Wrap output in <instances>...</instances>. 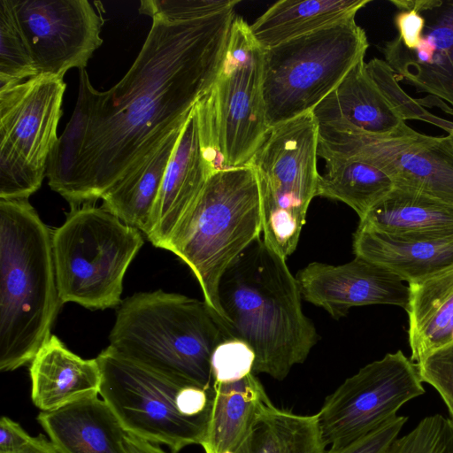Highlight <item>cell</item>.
Wrapping results in <instances>:
<instances>
[{
	"label": "cell",
	"mask_w": 453,
	"mask_h": 453,
	"mask_svg": "<svg viewBox=\"0 0 453 453\" xmlns=\"http://www.w3.org/2000/svg\"><path fill=\"white\" fill-rule=\"evenodd\" d=\"M230 0H143L152 19L132 66L106 91L80 70L72 118L46 176L72 206L94 203L136 167L211 89L236 15Z\"/></svg>",
	"instance_id": "cell-1"
},
{
	"label": "cell",
	"mask_w": 453,
	"mask_h": 453,
	"mask_svg": "<svg viewBox=\"0 0 453 453\" xmlns=\"http://www.w3.org/2000/svg\"><path fill=\"white\" fill-rule=\"evenodd\" d=\"M296 277L286 259L256 239L226 269L219 284L226 340L248 344L253 372L284 380L318 342L313 322L303 313Z\"/></svg>",
	"instance_id": "cell-2"
},
{
	"label": "cell",
	"mask_w": 453,
	"mask_h": 453,
	"mask_svg": "<svg viewBox=\"0 0 453 453\" xmlns=\"http://www.w3.org/2000/svg\"><path fill=\"white\" fill-rule=\"evenodd\" d=\"M52 231L28 199H0V370L31 363L62 305Z\"/></svg>",
	"instance_id": "cell-3"
},
{
	"label": "cell",
	"mask_w": 453,
	"mask_h": 453,
	"mask_svg": "<svg viewBox=\"0 0 453 453\" xmlns=\"http://www.w3.org/2000/svg\"><path fill=\"white\" fill-rule=\"evenodd\" d=\"M226 340L204 300L158 289L121 302L108 347L165 377L209 388L212 353Z\"/></svg>",
	"instance_id": "cell-4"
},
{
	"label": "cell",
	"mask_w": 453,
	"mask_h": 453,
	"mask_svg": "<svg viewBox=\"0 0 453 453\" xmlns=\"http://www.w3.org/2000/svg\"><path fill=\"white\" fill-rule=\"evenodd\" d=\"M261 233V196L254 168L226 167L210 176L164 248L191 269L220 327V278Z\"/></svg>",
	"instance_id": "cell-5"
},
{
	"label": "cell",
	"mask_w": 453,
	"mask_h": 453,
	"mask_svg": "<svg viewBox=\"0 0 453 453\" xmlns=\"http://www.w3.org/2000/svg\"><path fill=\"white\" fill-rule=\"evenodd\" d=\"M99 395L127 433L173 453L201 445L210 418L213 388L173 380L119 355L110 347L96 357Z\"/></svg>",
	"instance_id": "cell-6"
},
{
	"label": "cell",
	"mask_w": 453,
	"mask_h": 453,
	"mask_svg": "<svg viewBox=\"0 0 453 453\" xmlns=\"http://www.w3.org/2000/svg\"><path fill=\"white\" fill-rule=\"evenodd\" d=\"M61 303L89 310L121 303L124 275L143 244L142 232L93 203L72 206L51 235Z\"/></svg>",
	"instance_id": "cell-7"
},
{
	"label": "cell",
	"mask_w": 453,
	"mask_h": 453,
	"mask_svg": "<svg viewBox=\"0 0 453 453\" xmlns=\"http://www.w3.org/2000/svg\"><path fill=\"white\" fill-rule=\"evenodd\" d=\"M369 43L355 18L264 50L269 128L311 112L365 58Z\"/></svg>",
	"instance_id": "cell-8"
},
{
	"label": "cell",
	"mask_w": 453,
	"mask_h": 453,
	"mask_svg": "<svg viewBox=\"0 0 453 453\" xmlns=\"http://www.w3.org/2000/svg\"><path fill=\"white\" fill-rule=\"evenodd\" d=\"M319 125L312 112L270 129L250 165L257 174L265 244L287 259L317 196Z\"/></svg>",
	"instance_id": "cell-9"
},
{
	"label": "cell",
	"mask_w": 453,
	"mask_h": 453,
	"mask_svg": "<svg viewBox=\"0 0 453 453\" xmlns=\"http://www.w3.org/2000/svg\"><path fill=\"white\" fill-rule=\"evenodd\" d=\"M63 79L39 74L0 89V199H28L58 137Z\"/></svg>",
	"instance_id": "cell-10"
},
{
	"label": "cell",
	"mask_w": 453,
	"mask_h": 453,
	"mask_svg": "<svg viewBox=\"0 0 453 453\" xmlns=\"http://www.w3.org/2000/svg\"><path fill=\"white\" fill-rule=\"evenodd\" d=\"M318 125L320 157L369 163L386 173L395 186L453 204V143L448 135H426L405 121L385 134H368L343 124Z\"/></svg>",
	"instance_id": "cell-11"
},
{
	"label": "cell",
	"mask_w": 453,
	"mask_h": 453,
	"mask_svg": "<svg viewBox=\"0 0 453 453\" xmlns=\"http://www.w3.org/2000/svg\"><path fill=\"white\" fill-rule=\"evenodd\" d=\"M264 49L250 25L235 17L215 82L209 92L216 142L226 167L248 165L266 138Z\"/></svg>",
	"instance_id": "cell-12"
},
{
	"label": "cell",
	"mask_w": 453,
	"mask_h": 453,
	"mask_svg": "<svg viewBox=\"0 0 453 453\" xmlns=\"http://www.w3.org/2000/svg\"><path fill=\"white\" fill-rule=\"evenodd\" d=\"M418 365L401 350L362 367L328 395L319 416L322 438L342 446L395 418L407 402L423 395Z\"/></svg>",
	"instance_id": "cell-13"
},
{
	"label": "cell",
	"mask_w": 453,
	"mask_h": 453,
	"mask_svg": "<svg viewBox=\"0 0 453 453\" xmlns=\"http://www.w3.org/2000/svg\"><path fill=\"white\" fill-rule=\"evenodd\" d=\"M37 73L63 79L85 69L103 42V19L87 0H13Z\"/></svg>",
	"instance_id": "cell-14"
},
{
	"label": "cell",
	"mask_w": 453,
	"mask_h": 453,
	"mask_svg": "<svg viewBox=\"0 0 453 453\" xmlns=\"http://www.w3.org/2000/svg\"><path fill=\"white\" fill-rule=\"evenodd\" d=\"M222 168L208 93L191 111L168 163L145 234L155 247L165 248L210 176Z\"/></svg>",
	"instance_id": "cell-15"
},
{
	"label": "cell",
	"mask_w": 453,
	"mask_h": 453,
	"mask_svg": "<svg viewBox=\"0 0 453 453\" xmlns=\"http://www.w3.org/2000/svg\"><path fill=\"white\" fill-rule=\"evenodd\" d=\"M302 297L339 319L355 306L395 305L405 310L409 288L385 267L359 256L343 265L312 262L296 274Z\"/></svg>",
	"instance_id": "cell-16"
},
{
	"label": "cell",
	"mask_w": 453,
	"mask_h": 453,
	"mask_svg": "<svg viewBox=\"0 0 453 453\" xmlns=\"http://www.w3.org/2000/svg\"><path fill=\"white\" fill-rule=\"evenodd\" d=\"M426 20L417 48H405L395 36L380 48L398 81H404L453 109V0H435L420 12Z\"/></svg>",
	"instance_id": "cell-17"
},
{
	"label": "cell",
	"mask_w": 453,
	"mask_h": 453,
	"mask_svg": "<svg viewBox=\"0 0 453 453\" xmlns=\"http://www.w3.org/2000/svg\"><path fill=\"white\" fill-rule=\"evenodd\" d=\"M30 364L31 397L41 411L99 395L101 370L96 358H81L56 335L51 334Z\"/></svg>",
	"instance_id": "cell-18"
},
{
	"label": "cell",
	"mask_w": 453,
	"mask_h": 453,
	"mask_svg": "<svg viewBox=\"0 0 453 453\" xmlns=\"http://www.w3.org/2000/svg\"><path fill=\"white\" fill-rule=\"evenodd\" d=\"M37 420L60 453H128L125 429L98 395L41 411Z\"/></svg>",
	"instance_id": "cell-19"
},
{
	"label": "cell",
	"mask_w": 453,
	"mask_h": 453,
	"mask_svg": "<svg viewBox=\"0 0 453 453\" xmlns=\"http://www.w3.org/2000/svg\"><path fill=\"white\" fill-rule=\"evenodd\" d=\"M213 400L204 453H236L273 405L260 380L250 372L233 381H212Z\"/></svg>",
	"instance_id": "cell-20"
},
{
	"label": "cell",
	"mask_w": 453,
	"mask_h": 453,
	"mask_svg": "<svg viewBox=\"0 0 453 453\" xmlns=\"http://www.w3.org/2000/svg\"><path fill=\"white\" fill-rule=\"evenodd\" d=\"M318 124H343L372 134H385L404 122L366 70L364 59L311 111Z\"/></svg>",
	"instance_id": "cell-21"
},
{
	"label": "cell",
	"mask_w": 453,
	"mask_h": 453,
	"mask_svg": "<svg viewBox=\"0 0 453 453\" xmlns=\"http://www.w3.org/2000/svg\"><path fill=\"white\" fill-rule=\"evenodd\" d=\"M353 251L411 283L453 265V234L398 238L357 227L353 236Z\"/></svg>",
	"instance_id": "cell-22"
},
{
	"label": "cell",
	"mask_w": 453,
	"mask_h": 453,
	"mask_svg": "<svg viewBox=\"0 0 453 453\" xmlns=\"http://www.w3.org/2000/svg\"><path fill=\"white\" fill-rule=\"evenodd\" d=\"M360 228L398 238L453 234V204L410 188L395 186L365 217Z\"/></svg>",
	"instance_id": "cell-23"
},
{
	"label": "cell",
	"mask_w": 453,
	"mask_h": 453,
	"mask_svg": "<svg viewBox=\"0 0 453 453\" xmlns=\"http://www.w3.org/2000/svg\"><path fill=\"white\" fill-rule=\"evenodd\" d=\"M408 288V342L418 363L453 342V265Z\"/></svg>",
	"instance_id": "cell-24"
},
{
	"label": "cell",
	"mask_w": 453,
	"mask_h": 453,
	"mask_svg": "<svg viewBox=\"0 0 453 453\" xmlns=\"http://www.w3.org/2000/svg\"><path fill=\"white\" fill-rule=\"evenodd\" d=\"M370 0H281L250 25L253 38L264 49L306 35L355 18Z\"/></svg>",
	"instance_id": "cell-25"
},
{
	"label": "cell",
	"mask_w": 453,
	"mask_h": 453,
	"mask_svg": "<svg viewBox=\"0 0 453 453\" xmlns=\"http://www.w3.org/2000/svg\"><path fill=\"white\" fill-rule=\"evenodd\" d=\"M182 127L171 133L101 197L103 208L144 234Z\"/></svg>",
	"instance_id": "cell-26"
},
{
	"label": "cell",
	"mask_w": 453,
	"mask_h": 453,
	"mask_svg": "<svg viewBox=\"0 0 453 453\" xmlns=\"http://www.w3.org/2000/svg\"><path fill=\"white\" fill-rule=\"evenodd\" d=\"M317 196L341 201L363 219L394 188L392 179L378 167L352 158L326 157Z\"/></svg>",
	"instance_id": "cell-27"
},
{
	"label": "cell",
	"mask_w": 453,
	"mask_h": 453,
	"mask_svg": "<svg viewBox=\"0 0 453 453\" xmlns=\"http://www.w3.org/2000/svg\"><path fill=\"white\" fill-rule=\"evenodd\" d=\"M319 416L271 405L236 453H325Z\"/></svg>",
	"instance_id": "cell-28"
},
{
	"label": "cell",
	"mask_w": 453,
	"mask_h": 453,
	"mask_svg": "<svg viewBox=\"0 0 453 453\" xmlns=\"http://www.w3.org/2000/svg\"><path fill=\"white\" fill-rule=\"evenodd\" d=\"M38 75L13 0H0V89Z\"/></svg>",
	"instance_id": "cell-29"
},
{
	"label": "cell",
	"mask_w": 453,
	"mask_h": 453,
	"mask_svg": "<svg viewBox=\"0 0 453 453\" xmlns=\"http://www.w3.org/2000/svg\"><path fill=\"white\" fill-rule=\"evenodd\" d=\"M366 70L403 121L407 119L422 120L442 128L448 134L451 132L453 122L430 113L418 99H414L404 92L398 84L395 72L384 60L372 58L366 63Z\"/></svg>",
	"instance_id": "cell-30"
},
{
	"label": "cell",
	"mask_w": 453,
	"mask_h": 453,
	"mask_svg": "<svg viewBox=\"0 0 453 453\" xmlns=\"http://www.w3.org/2000/svg\"><path fill=\"white\" fill-rule=\"evenodd\" d=\"M385 453H453V419L441 414L427 416L397 437Z\"/></svg>",
	"instance_id": "cell-31"
},
{
	"label": "cell",
	"mask_w": 453,
	"mask_h": 453,
	"mask_svg": "<svg viewBox=\"0 0 453 453\" xmlns=\"http://www.w3.org/2000/svg\"><path fill=\"white\" fill-rule=\"evenodd\" d=\"M255 354L239 340L220 342L211 356L212 381H233L253 372Z\"/></svg>",
	"instance_id": "cell-32"
},
{
	"label": "cell",
	"mask_w": 453,
	"mask_h": 453,
	"mask_svg": "<svg viewBox=\"0 0 453 453\" xmlns=\"http://www.w3.org/2000/svg\"><path fill=\"white\" fill-rule=\"evenodd\" d=\"M416 364L421 380L439 393L453 419V342Z\"/></svg>",
	"instance_id": "cell-33"
},
{
	"label": "cell",
	"mask_w": 453,
	"mask_h": 453,
	"mask_svg": "<svg viewBox=\"0 0 453 453\" xmlns=\"http://www.w3.org/2000/svg\"><path fill=\"white\" fill-rule=\"evenodd\" d=\"M408 418L395 416L372 431L342 446L330 447L325 453H385L398 437Z\"/></svg>",
	"instance_id": "cell-34"
},
{
	"label": "cell",
	"mask_w": 453,
	"mask_h": 453,
	"mask_svg": "<svg viewBox=\"0 0 453 453\" xmlns=\"http://www.w3.org/2000/svg\"><path fill=\"white\" fill-rule=\"evenodd\" d=\"M394 23L399 42L407 49L417 48L426 25L423 15L415 10H402L395 15Z\"/></svg>",
	"instance_id": "cell-35"
},
{
	"label": "cell",
	"mask_w": 453,
	"mask_h": 453,
	"mask_svg": "<svg viewBox=\"0 0 453 453\" xmlns=\"http://www.w3.org/2000/svg\"><path fill=\"white\" fill-rule=\"evenodd\" d=\"M17 422L8 417L0 420V453H16L32 439Z\"/></svg>",
	"instance_id": "cell-36"
},
{
	"label": "cell",
	"mask_w": 453,
	"mask_h": 453,
	"mask_svg": "<svg viewBox=\"0 0 453 453\" xmlns=\"http://www.w3.org/2000/svg\"><path fill=\"white\" fill-rule=\"evenodd\" d=\"M123 443L128 453H166L155 443L138 438L129 433L125 434Z\"/></svg>",
	"instance_id": "cell-37"
},
{
	"label": "cell",
	"mask_w": 453,
	"mask_h": 453,
	"mask_svg": "<svg viewBox=\"0 0 453 453\" xmlns=\"http://www.w3.org/2000/svg\"><path fill=\"white\" fill-rule=\"evenodd\" d=\"M16 453H60L50 440L42 435L33 437L31 441Z\"/></svg>",
	"instance_id": "cell-38"
},
{
	"label": "cell",
	"mask_w": 453,
	"mask_h": 453,
	"mask_svg": "<svg viewBox=\"0 0 453 453\" xmlns=\"http://www.w3.org/2000/svg\"><path fill=\"white\" fill-rule=\"evenodd\" d=\"M448 136L450 138V140L453 143V128H452L451 132L448 134Z\"/></svg>",
	"instance_id": "cell-39"
}]
</instances>
